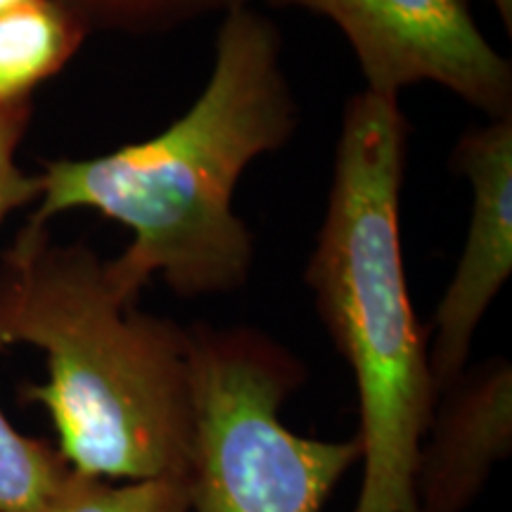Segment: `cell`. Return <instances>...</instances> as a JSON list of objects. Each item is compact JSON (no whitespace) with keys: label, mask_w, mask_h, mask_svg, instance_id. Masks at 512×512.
<instances>
[{"label":"cell","mask_w":512,"mask_h":512,"mask_svg":"<svg viewBox=\"0 0 512 512\" xmlns=\"http://www.w3.org/2000/svg\"><path fill=\"white\" fill-rule=\"evenodd\" d=\"M69 465L48 441L24 437L0 411V512H31L57 489Z\"/></svg>","instance_id":"obj_10"},{"label":"cell","mask_w":512,"mask_h":512,"mask_svg":"<svg viewBox=\"0 0 512 512\" xmlns=\"http://www.w3.org/2000/svg\"><path fill=\"white\" fill-rule=\"evenodd\" d=\"M294 131L280 31L242 0L223 15L214 67L190 110L143 143L48 162L27 228L43 230L72 209L126 226L131 245L105 264L128 302L157 275L183 297L233 292L254 266L235 188L254 159L280 150Z\"/></svg>","instance_id":"obj_1"},{"label":"cell","mask_w":512,"mask_h":512,"mask_svg":"<svg viewBox=\"0 0 512 512\" xmlns=\"http://www.w3.org/2000/svg\"><path fill=\"white\" fill-rule=\"evenodd\" d=\"M491 5H494L498 17H501V22L505 24V31H512V0H491Z\"/></svg>","instance_id":"obj_13"},{"label":"cell","mask_w":512,"mask_h":512,"mask_svg":"<svg viewBox=\"0 0 512 512\" xmlns=\"http://www.w3.org/2000/svg\"><path fill=\"white\" fill-rule=\"evenodd\" d=\"M195 439L190 510L320 512L363 456L361 439L299 437L280 418L304 368L252 328L190 330Z\"/></svg>","instance_id":"obj_4"},{"label":"cell","mask_w":512,"mask_h":512,"mask_svg":"<svg viewBox=\"0 0 512 512\" xmlns=\"http://www.w3.org/2000/svg\"><path fill=\"white\" fill-rule=\"evenodd\" d=\"M31 100L17 105H0V226L12 211L29 202H38L41 181L19 169L17 150L27 133Z\"/></svg>","instance_id":"obj_12"},{"label":"cell","mask_w":512,"mask_h":512,"mask_svg":"<svg viewBox=\"0 0 512 512\" xmlns=\"http://www.w3.org/2000/svg\"><path fill=\"white\" fill-rule=\"evenodd\" d=\"M31 344L48 382L22 396L46 408L57 451L100 479L188 477L195 439L190 330L136 309L83 245L24 228L0 273V349Z\"/></svg>","instance_id":"obj_2"},{"label":"cell","mask_w":512,"mask_h":512,"mask_svg":"<svg viewBox=\"0 0 512 512\" xmlns=\"http://www.w3.org/2000/svg\"><path fill=\"white\" fill-rule=\"evenodd\" d=\"M512 446V370L498 358L437 396L415 467L418 512H463Z\"/></svg>","instance_id":"obj_7"},{"label":"cell","mask_w":512,"mask_h":512,"mask_svg":"<svg viewBox=\"0 0 512 512\" xmlns=\"http://www.w3.org/2000/svg\"><path fill=\"white\" fill-rule=\"evenodd\" d=\"M472 185L465 247L437 309L430 373L437 396L465 373L472 337L512 273V117L472 128L453 150Z\"/></svg>","instance_id":"obj_6"},{"label":"cell","mask_w":512,"mask_h":512,"mask_svg":"<svg viewBox=\"0 0 512 512\" xmlns=\"http://www.w3.org/2000/svg\"><path fill=\"white\" fill-rule=\"evenodd\" d=\"M31 512H190V479L155 477L114 484L69 467L53 494Z\"/></svg>","instance_id":"obj_9"},{"label":"cell","mask_w":512,"mask_h":512,"mask_svg":"<svg viewBox=\"0 0 512 512\" xmlns=\"http://www.w3.org/2000/svg\"><path fill=\"white\" fill-rule=\"evenodd\" d=\"M328 17L354 50L366 88L396 95L432 81L491 119L512 117V64L467 0H280Z\"/></svg>","instance_id":"obj_5"},{"label":"cell","mask_w":512,"mask_h":512,"mask_svg":"<svg viewBox=\"0 0 512 512\" xmlns=\"http://www.w3.org/2000/svg\"><path fill=\"white\" fill-rule=\"evenodd\" d=\"M79 17L83 27H107L121 31H164L192 17L223 10L242 0H55Z\"/></svg>","instance_id":"obj_11"},{"label":"cell","mask_w":512,"mask_h":512,"mask_svg":"<svg viewBox=\"0 0 512 512\" xmlns=\"http://www.w3.org/2000/svg\"><path fill=\"white\" fill-rule=\"evenodd\" d=\"M88 29L55 0H34L0 15V105L29 102L81 48Z\"/></svg>","instance_id":"obj_8"},{"label":"cell","mask_w":512,"mask_h":512,"mask_svg":"<svg viewBox=\"0 0 512 512\" xmlns=\"http://www.w3.org/2000/svg\"><path fill=\"white\" fill-rule=\"evenodd\" d=\"M27 3H34V0H0V15H8V12L22 8Z\"/></svg>","instance_id":"obj_14"},{"label":"cell","mask_w":512,"mask_h":512,"mask_svg":"<svg viewBox=\"0 0 512 512\" xmlns=\"http://www.w3.org/2000/svg\"><path fill=\"white\" fill-rule=\"evenodd\" d=\"M408 119L399 98L349 100L306 283L361 403L363 484L354 512H418L415 467L437 392L403 271L399 204Z\"/></svg>","instance_id":"obj_3"}]
</instances>
